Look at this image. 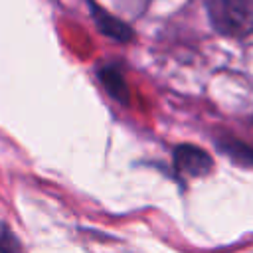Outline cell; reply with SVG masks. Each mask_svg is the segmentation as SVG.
I'll return each instance as SVG.
<instances>
[{"label": "cell", "mask_w": 253, "mask_h": 253, "mask_svg": "<svg viewBox=\"0 0 253 253\" xmlns=\"http://www.w3.org/2000/svg\"><path fill=\"white\" fill-rule=\"evenodd\" d=\"M97 75L111 99H115L121 105L128 103V87H126V81L117 65H103L97 69Z\"/></svg>", "instance_id": "cell-3"}, {"label": "cell", "mask_w": 253, "mask_h": 253, "mask_svg": "<svg viewBox=\"0 0 253 253\" xmlns=\"http://www.w3.org/2000/svg\"><path fill=\"white\" fill-rule=\"evenodd\" d=\"M211 28L229 40H245L253 34V0H206Z\"/></svg>", "instance_id": "cell-1"}, {"label": "cell", "mask_w": 253, "mask_h": 253, "mask_svg": "<svg viewBox=\"0 0 253 253\" xmlns=\"http://www.w3.org/2000/svg\"><path fill=\"white\" fill-rule=\"evenodd\" d=\"M0 253H26V245L4 219H0Z\"/></svg>", "instance_id": "cell-5"}, {"label": "cell", "mask_w": 253, "mask_h": 253, "mask_svg": "<svg viewBox=\"0 0 253 253\" xmlns=\"http://www.w3.org/2000/svg\"><path fill=\"white\" fill-rule=\"evenodd\" d=\"M172 164L178 176L182 178H204L211 172V156L196 144H178L172 152Z\"/></svg>", "instance_id": "cell-2"}, {"label": "cell", "mask_w": 253, "mask_h": 253, "mask_svg": "<svg viewBox=\"0 0 253 253\" xmlns=\"http://www.w3.org/2000/svg\"><path fill=\"white\" fill-rule=\"evenodd\" d=\"M93 16H95V20H97L99 30H101L105 36H109V38H113V40H117V42H130V40H132V30H130L125 22H121V20H117V18H113V16H109V14H105V12H101L99 6H93Z\"/></svg>", "instance_id": "cell-4"}]
</instances>
